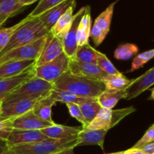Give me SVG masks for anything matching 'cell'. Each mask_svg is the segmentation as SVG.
<instances>
[{
    "mask_svg": "<svg viewBox=\"0 0 154 154\" xmlns=\"http://www.w3.org/2000/svg\"><path fill=\"white\" fill-rule=\"evenodd\" d=\"M107 35L108 34L106 32H105L101 29L94 25H93V28L91 29V32H90V37L93 39L96 47L99 46L102 43V42L106 38Z\"/></svg>",
    "mask_w": 154,
    "mask_h": 154,
    "instance_id": "74e56055",
    "label": "cell"
},
{
    "mask_svg": "<svg viewBox=\"0 0 154 154\" xmlns=\"http://www.w3.org/2000/svg\"><path fill=\"white\" fill-rule=\"evenodd\" d=\"M54 87L86 98H97L106 89L102 81L77 76L69 71L54 81Z\"/></svg>",
    "mask_w": 154,
    "mask_h": 154,
    "instance_id": "6da1fadb",
    "label": "cell"
},
{
    "mask_svg": "<svg viewBox=\"0 0 154 154\" xmlns=\"http://www.w3.org/2000/svg\"><path fill=\"white\" fill-rule=\"evenodd\" d=\"M49 32L38 17H32L29 16V18L17 29L7 47L1 54L17 47L33 43L48 35Z\"/></svg>",
    "mask_w": 154,
    "mask_h": 154,
    "instance_id": "3957f363",
    "label": "cell"
},
{
    "mask_svg": "<svg viewBox=\"0 0 154 154\" xmlns=\"http://www.w3.org/2000/svg\"><path fill=\"white\" fill-rule=\"evenodd\" d=\"M78 144V136L63 139L48 138L39 142L9 147L3 154H54L66 149L75 148Z\"/></svg>",
    "mask_w": 154,
    "mask_h": 154,
    "instance_id": "7a4b0ae2",
    "label": "cell"
},
{
    "mask_svg": "<svg viewBox=\"0 0 154 154\" xmlns=\"http://www.w3.org/2000/svg\"><path fill=\"white\" fill-rule=\"evenodd\" d=\"M54 154H75V153H74V148H69L61 150L60 152H57V153Z\"/></svg>",
    "mask_w": 154,
    "mask_h": 154,
    "instance_id": "7bdbcfd3",
    "label": "cell"
},
{
    "mask_svg": "<svg viewBox=\"0 0 154 154\" xmlns=\"http://www.w3.org/2000/svg\"><path fill=\"white\" fill-rule=\"evenodd\" d=\"M14 119L0 117V139L7 141L14 129Z\"/></svg>",
    "mask_w": 154,
    "mask_h": 154,
    "instance_id": "e575fe53",
    "label": "cell"
},
{
    "mask_svg": "<svg viewBox=\"0 0 154 154\" xmlns=\"http://www.w3.org/2000/svg\"><path fill=\"white\" fill-rule=\"evenodd\" d=\"M86 10V7H82L76 14L75 18L73 21L70 29L66 35L63 40V51L66 55L69 57V60H74L78 49V29L80 20Z\"/></svg>",
    "mask_w": 154,
    "mask_h": 154,
    "instance_id": "8fae6325",
    "label": "cell"
},
{
    "mask_svg": "<svg viewBox=\"0 0 154 154\" xmlns=\"http://www.w3.org/2000/svg\"><path fill=\"white\" fill-rule=\"evenodd\" d=\"M57 102L49 95V96L42 98L40 100L38 101L35 104L32 111L37 117H38L42 120L50 122L51 123H54V120H52V116H51V114H52L51 108Z\"/></svg>",
    "mask_w": 154,
    "mask_h": 154,
    "instance_id": "7402d4cb",
    "label": "cell"
},
{
    "mask_svg": "<svg viewBox=\"0 0 154 154\" xmlns=\"http://www.w3.org/2000/svg\"><path fill=\"white\" fill-rule=\"evenodd\" d=\"M54 123L42 120L38 117H37L31 110L26 114L14 119L13 126L14 129L42 130L45 128L52 126Z\"/></svg>",
    "mask_w": 154,
    "mask_h": 154,
    "instance_id": "4fadbf2b",
    "label": "cell"
},
{
    "mask_svg": "<svg viewBox=\"0 0 154 154\" xmlns=\"http://www.w3.org/2000/svg\"><path fill=\"white\" fill-rule=\"evenodd\" d=\"M121 154H146L143 152L140 151L138 149H135V148H130L127 150H125V151H122Z\"/></svg>",
    "mask_w": 154,
    "mask_h": 154,
    "instance_id": "ab89813d",
    "label": "cell"
},
{
    "mask_svg": "<svg viewBox=\"0 0 154 154\" xmlns=\"http://www.w3.org/2000/svg\"><path fill=\"white\" fill-rule=\"evenodd\" d=\"M91 32V12L90 6H86V10L80 20L78 29V46L89 43Z\"/></svg>",
    "mask_w": 154,
    "mask_h": 154,
    "instance_id": "603a6c76",
    "label": "cell"
},
{
    "mask_svg": "<svg viewBox=\"0 0 154 154\" xmlns=\"http://www.w3.org/2000/svg\"><path fill=\"white\" fill-rule=\"evenodd\" d=\"M54 88V84L35 76L25 81L10 94L26 95L44 98L49 96Z\"/></svg>",
    "mask_w": 154,
    "mask_h": 154,
    "instance_id": "52a82bcc",
    "label": "cell"
},
{
    "mask_svg": "<svg viewBox=\"0 0 154 154\" xmlns=\"http://www.w3.org/2000/svg\"><path fill=\"white\" fill-rule=\"evenodd\" d=\"M81 129H82V127H73V126L54 123L52 126L45 128L41 131L48 138L63 139V138H70V137H77Z\"/></svg>",
    "mask_w": 154,
    "mask_h": 154,
    "instance_id": "e0dca14e",
    "label": "cell"
},
{
    "mask_svg": "<svg viewBox=\"0 0 154 154\" xmlns=\"http://www.w3.org/2000/svg\"><path fill=\"white\" fill-rule=\"evenodd\" d=\"M51 98L54 99L56 102H60L62 103H74L77 105H81V104L86 103V102H92L97 99V98H86L78 96L77 95L71 93L67 91L57 90V89H53L50 94Z\"/></svg>",
    "mask_w": 154,
    "mask_h": 154,
    "instance_id": "cb8c5ba5",
    "label": "cell"
},
{
    "mask_svg": "<svg viewBox=\"0 0 154 154\" xmlns=\"http://www.w3.org/2000/svg\"><path fill=\"white\" fill-rule=\"evenodd\" d=\"M102 81L107 90H126L132 82V80L127 79L123 74L120 73L117 75H108Z\"/></svg>",
    "mask_w": 154,
    "mask_h": 154,
    "instance_id": "484cf974",
    "label": "cell"
},
{
    "mask_svg": "<svg viewBox=\"0 0 154 154\" xmlns=\"http://www.w3.org/2000/svg\"><path fill=\"white\" fill-rule=\"evenodd\" d=\"M97 66L108 75H117L121 72L117 70L109 59L104 54L97 51Z\"/></svg>",
    "mask_w": 154,
    "mask_h": 154,
    "instance_id": "1f68e13d",
    "label": "cell"
},
{
    "mask_svg": "<svg viewBox=\"0 0 154 154\" xmlns=\"http://www.w3.org/2000/svg\"><path fill=\"white\" fill-rule=\"evenodd\" d=\"M48 138L41 130H21L14 129L6 142L9 148L16 146L39 142Z\"/></svg>",
    "mask_w": 154,
    "mask_h": 154,
    "instance_id": "ba28073f",
    "label": "cell"
},
{
    "mask_svg": "<svg viewBox=\"0 0 154 154\" xmlns=\"http://www.w3.org/2000/svg\"><path fill=\"white\" fill-rule=\"evenodd\" d=\"M63 41L53 35L51 32L46 37L40 56L37 60L35 66H41L55 60L62 53H63Z\"/></svg>",
    "mask_w": 154,
    "mask_h": 154,
    "instance_id": "30bf717a",
    "label": "cell"
},
{
    "mask_svg": "<svg viewBox=\"0 0 154 154\" xmlns=\"http://www.w3.org/2000/svg\"><path fill=\"white\" fill-rule=\"evenodd\" d=\"M65 1H66V0H40L38 5L35 8L34 10L29 15L32 17H38L46 11L52 8L54 6L58 5L59 4Z\"/></svg>",
    "mask_w": 154,
    "mask_h": 154,
    "instance_id": "d6a6232c",
    "label": "cell"
},
{
    "mask_svg": "<svg viewBox=\"0 0 154 154\" xmlns=\"http://www.w3.org/2000/svg\"><path fill=\"white\" fill-rule=\"evenodd\" d=\"M149 100H154V87L151 90V95L148 98Z\"/></svg>",
    "mask_w": 154,
    "mask_h": 154,
    "instance_id": "ee69618b",
    "label": "cell"
},
{
    "mask_svg": "<svg viewBox=\"0 0 154 154\" xmlns=\"http://www.w3.org/2000/svg\"><path fill=\"white\" fill-rule=\"evenodd\" d=\"M23 8L19 0H0V28L8 19L17 14Z\"/></svg>",
    "mask_w": 154,
    "mask_h": 154,
    "instance_id": "d4e9b609",
    "label": "cell"
},
{
    "mask_svg": "<svg viewBox=\"0 0 154 154\" xmlns=\"http://www.w3.org/2000/svg\"><path fill=\"white\" fill-rule=\"evenodd\" d=\"M76 5H72L69 8L66 13L63 14V16L57 20L55 25L53 26L50 32L54 35L55 37L58 38L60 40L63 41L66 35L70 29L73 21L75 18V14H73L74 10H75Z\"/></svg>",
    "mask_w": 154,
    "mask_h": 154,
    "instance_id": "ac0fdd59",
    "label": "cell"
},
{
    "mask_svg": "<svg viewBox=\"0 0 154 154\" xmlns=\"http://www.w3.org/2000/svg\"><path fill=\"white\" fill-rule=\"evenodd\" d=\"M29 18V16L28 15L26 17H25L23 20H22L19 23H17L15 25L12 26L8 27V28L0 29V54L7 47L8 44L9 43L11 38L13 36V35L14 34L15 32L17 31V29L21 25H23Z\"/></svg>",
    "mask_w": 154,
    "mask_h": 154,
    "instance_id": "f1b7e54d",
    "label": "cell"
},
{
    "mask_svg": "<svg viewBox=\"0 0 154 154\" xmlns=\"http://www.w3.org/2000/svg\"><path fill=\"white\" fill-rule=\"evenodd\" d=\"M74 60L83 63L97 65V51L90 44L78 47Z\"/></svg>",
    "mask_w": 154,
    "mask_h": 154,
    "instance_id": "4316f807",
    "label": "cell"
},
{
    "mask_svg": "<svg viewBox=\"0 0 154 154\" xmlns=\"http://www.w3.org/2000/svg\"><path fill=\"white\" fill-rule=\"evenodd\" d=\"M114 127L113 122V109L102 108L96 117L85 128L92 130L108 129Z\"/></svg>",
    "mask_w": 154,
    "mask_h": 154,
    "instance_id": "ffe728a7",
    "label": "cell"
},
{
    "mask_svg": "<svg viewBox=\"0 0 154 154\" xmlns=\"http://www.w3.org/2000/svg\"><path fill=\"white\" fill-rule=\"evenodd\" d=\"M154 84V67L149 69L138 78L132 80L130 85L126 89V100L135 99L143 92L149 90Z\"/></svg>",
    "mask_w": 154,
    "mask_h": 154,
    "instance_id": "7c38bea8",
    "label": "cell"
},
{
    "mask_svg": "<svg viewBox=\"0 0 154 154\" xmlns=\"http://www.w3.org/2000/svg\"><path fill=\"white\" fill-rule=\"evenodd\" d=\"M126 90H112L105 89L97 97V102L102 108L113 109L119 101L126 99Z\"/></svg>",
    "mask_w": 154,
    "mask_h": 154,
    "instance_id": "44dd1931",
    "label": "cell"
},
{
    "mask_svg": "<svg viewBox=\"0 0 154 154\" xmlns=\"http://www.w3.org/2000/svg\"><path fill=\"white\" fill-rule=\"evenodd\" d=\"M75 5H76V0H66L58 5L54 6L52 8L44 12L38 16V18L47 29L50 32L63 14L66 13L69 8Z\"/></svg>",
    "mask_w": 154,
    "mask_h": 154,
    "instance_id": "9a60e30c",
    "label": "cell"
},
{
    "mask_svg": "<svg viewBox=\"0 0 154 154\" xmlns=\"http://www.w3.org/2000/svg\"><path fill=\"white\" fill-rule=\"evenodd\" d=\"M79 106L88 125L96 117V115L99 114V112L102 108L99 102H97V99L95 101H92V102L81 104Z\"/></svg>",
    "mask_w": 154,
    "mask_h": 154,
    "instance_id": "4dcf8cb0",
    "label": "cell"
},
{
    "mask_svg": "<svg viewBox=\"0 0 154 154\" xmlns=\"http://www.w3.org/2000/svg\"><path fill=\"white\" fill-rule=\"evenodd\" d=\"M154 58V49L149 50V51H144L141 54H137L136 57L134 58L132 63V68L128 72H132L140 68L143 67L145 63L150 61V60Z\"/></svg>",
    "mask_w": 154,
    "mask_h": 154,
    "instance_id": "836d02e7",
    "label": "cell"
},
{
    "mask_svg": "<svg viewBox=\"0 0 154 154\" xmlns=\"http://www.w3.org/2000/svg\"><path fill=\"white\" fill-rule=\"evenodd\" d=\"M110 154H121V152H117V153H110Z\"/></svg>",
    "mask_w": 154,
    "mask_h": 154,
    "instance_id": "bcb514c9",
    "label": "cell"
},
{
    "mask_svg": "<svg viewBox=\"0 0 154 154\" xmlns=\"http://www.w3.org/2000/svg\"><path fill=\"white\" fill-rule=\"evenodd\" d=\"M35 65L16 76L1 78L0 79V98L4 99L6 96L14 91L25 81L32 77H35Z\"/></svg>",
    "mask_w": 154,
    "mask_h": 154,
    "instance_id": "5bb4252c",
    "label": "cell"
},
{
    "mask_svg": "<svg viewBox=\"0 0 154 154\" xmlns=\"http://www.w3.org/2000/svg\"><path fill=\"white\" fill-rule=\"evenodd\" d=\"M138 53V47L134 44H123L114 51V57L118 60H129Z\"/></svg>",
    "mask_w": 154,
    "mask_h": 154,
    "instance_id": "f546056e",
    "label": "cell"
},
{
    "mask_svg": "<svg viewBox=\"0 0 154 154\" xmlns=\"http://www.w3.org/2000/svg\"><path fill=\"white\" fill-rule=\"evenodd\" d=\"M2 101H3V99L0 98V115H1V113H2Z\"/></svg>",
    "mask_w": 154,
    "mask_h": 154,
    "instance_id": "f6af8a7d",
    "label": "cell"
},
{
    "mask_svg": "<svg viewBox=\"0 0 154 154\" xmlns=\"http://www.w3.org/2000/svg\"><path fill=\"white\" fill-rule=\"evenodd\" d=\"M154 142V123L146 131L142 138L132 147V148L138 149L149 143Z\"/></svg>",
    "mask_w": 154,
    "mask_h": 154,
    "instance_id": "8d00e7d4",
    "label": "cell"
},
{
    "mask_svg": "<svg viewBox=\"0 0 154 154\" xmlns=\"http://www.w3.org/2000/svg\"><path fill=\"white\" fill-rule=\"evenodd\" d=\"M69 71L77 76L97 81H102L108 75V74L103 72L97 65L83 63L75 60H69Z\"/></svg>",
    "mask_w": 154,
    "mask_h": 154,
    "instance_id": "9c48e42d",
    "label": "cell"
},
{
    "mask_svg": "<svg viewBox=\"0 0 154 154\" xmlns=\"http://www.w3.org/2000/svg\"><path fill=\"white\" fill-rule=\"evenodd\" d=\"M46 37L47 35L33 43L17 47L2 54H0V66L14 61H23V60L37 61L45 43Z\"/></svg>",
    "mask_w": 154,
    "mask_h": 154,
    "instance_id": "5b68a950",
    "label": "cell"
},
{
    "mask_svg": "<svg viewBox=\"0 0 154 154\" xmlns=\"http://www.w3.org/2000/svg\"><path fill=\"white\" fill-rule=\"evenodd\" d=\"M66 105L67 107L68 110H69L70 115L72 117L76 119L78 121H79L82 124V129H85L88 126V123H87V120H86L84 115H83V113L81 111L79 105L74 103H66Z\"/></svg>",
    "mask_w": 154,
    "mask_h": 154,
    "instance_id": "d590c367",
    "label": "cell"
},
{
    "mask_svg": "<svg viewBox=\"0 0 154 154\" xmlns=\"http://www.w3.org/2000/svg\"><path fill=\"white\" fill-rule=\"evenodd\" d=\"M115 4L116 2H114L110 5L104 11H102L98 16L94 23V26L99 27V29H101L102 31L106 32L107 34L110 31V26H111V19H112L113 14H114Z\"/></svg>",
    "mask_w": 154,
    "mask_h": 154,
    "instance_id": "83f0119b",
    "label": "cell"
},
{
    "mask_svg": "<svg viewBox=\"0 0 154 154\" xmlns=\"http://www.w3.org/2000/svg\"><path fill=\"white\" fill-rule=\"evenodd\" d=\"M8 149L7 145V142L5 141L0 139V154H3Z\"/></svg>",
    "mask_w": 154,
    "mask_h": 154,
    "instance_id": "60d3db41",
    "label": "cell"
},
{
    "mask_svg": "<svg viewBox=\"0 0 154 154\" xmlns=\"http://www.w3.org/2000/svg\"><path fill=\"white\" fill-rule=\"evenodd\" d=\"M37 1H40V0H19L20 2L25 7V6L33 4L34 2Z\"/></svg>",
    "mask_w": 154,
    "mask_h": 154,
    "instance_id": "b9f144b4",
    "label": "cell"
},
{
    "mask_svg": "<svg viewBox=\"0 0 154 154\" xmlns=\"http://www.w3.org/2000/svg\"><path fill=\"white\" fill-rule=\"evenodd\" d=\"M35 60H23L7 63L0 66V79L16 76L35 66Z\"/></svg>",
    "mask_w": 154,
    "mask_h": 154,
    "instance_id": "d6986e66",
    "label": "cell"
},
{
    "mask_svg": "<svg viewBox=\"0 0 154 154\" xmlns=\"http://www.w3.org/2000/svg\"><path fill=\"white\" fill-rule=\"evenodd\" d=\"M69 59L64 52L49 63L35 66V76L54 84L62 75L69 71Z\"/></svg>",
    "mask_w": 154,
    "mask_h": 154,
    "instance_id": "8992f818",
    "label": "cell"
},
{
    "mask_svg": "<svg viewBox=\"0 0 154 154\" xmlns=\"http://www.w3.org/2000/svg\"><path fill=\"white\" fill-rule=\"evenodd\" d=\"M109 130L108 129H82L78 133V144L77 147L86 145H98L104 150V141L105 136Z\"/></svg>",
    "mask_w": 154,
    "mask_h": 154,
    "instance_id": "2e32d148",
    "label": "cell"
},
{
    "mask_svg": "<svg viewBox=\"0 0 154 154\" xmlns=\"http://www.w3.org/2000/svg\"><path fill=\"white\" fill-rule=\"evenodd\" d=\"M41 99L42 98L32 96L8 94L3 99L0 117L16 118L20 117L32 110L35 104Z\"/></svg>",
    "mask_w": 154,
    "mask_h": 154,
    "instance_id": "277c9868",
    "label": "cell"
},
{
    "mask_svg": "<svg viewBox=\"0 0 154 154\" xmlns=\"http://www.w3.org/2000/svg\"><path fill=\"white\" fill-rule=\"evenodd\" d=\"M138 150L146 154H154V142L145 144L140 148H138Z\"/></svg>",
    "mask_w": 154,
    "mask_h": 154,
    "instance_id": "f35d334b",
    "label": "cell"
}]
</instances>
